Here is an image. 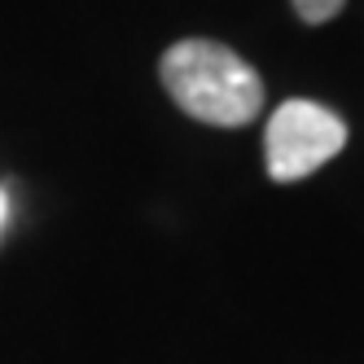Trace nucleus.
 <instances>
[{
  "instance_id": "nucleus-3",
  "label": "nucleus",
  "mask_w": 364,
  "mask_h": 364,
  "mask_svg": "<svg viewBox=\"0 0 364 364\" xmlns=\"http://www.w3.org/2000/svg\"><path fill=\"white\" fill-rule=\"evenodd\" d=\"M294 9L303 22H329L338 9H343V0H294Z\"/></svg>"
},
{
  "instance_id": "nucleus-2",
  "label": "nucleus",
  "mask_w": 364,
  "mask_h": 364,
  "mask_svg": "<svg viewBox=\"0 0 364 364\" xmlns=\"http://www.w3.org/2000/svg\"><path fill=\"white\" fill-rule=\"evenodd\" d=\"M268 176L303 180L347 145V123L316 101H285L268 119Z\"/></svg>"
},
{
  "instance_id": "nucleus-1",
  "label": "nucleus",
  "mask_w": 364,
  "mask_h": 364,
  "mask_svg": "<svg viewBox=\"0 0 364 364\" xmlns=\"http://www.w3.org/2000/svg\"><path fill=\"white\" fill-rule=\"evenodd\" d=\"M163 84L185 114L215 127H242L264 110V84L250 62L215 40L171 44L163 58Z\"/></svg>"
},
{
  "instance_id": "nucleus-4",
  "label": "nucleus",
  "mask_w": 364,
  "mask_h": 364,
  "mask_svg": "<svg viewBox=\"0 0 364 364\" xmlns=\"http://www.w3.org/2000/svg\"><path fill=\"white\" fill-rule=\"evenodd\" d=\"M5 215H9V198H5V189H0V228H5Z\"/></svg>"
}]
</instances>
